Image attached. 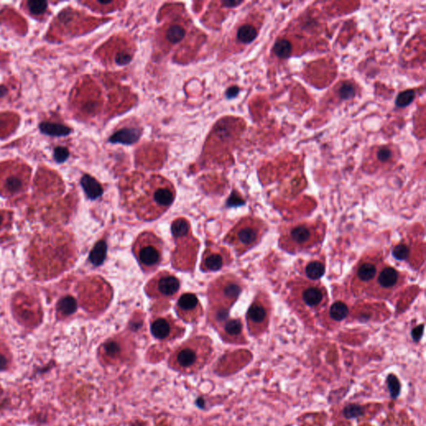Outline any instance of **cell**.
I'll return each mask as SVG.
<instances>
[{
    "mask_svg": "<svg viewBox=\"0 0 426 426\" xmlns=\"http://www.w3.org/2000/svg\"><path fill=\"white\" fill-rule=\"evenodd\" d=\"M285 300L303 320L318 318L330 303L327 289L321 282L302 277L292 278L286 283Z\"/></svg>",
    "mask_w": 426,
    "mask_h": 426,
    "instance_id": "1",
    "label": "cell"
},
{
    "mask_svg": "<svg viewBox=\"0 0 426 426\" xmlns=\"http://www.w3.org/2000/svg\"><path fill=\"white\" fill-rule=\"evenodd\" d=\"M325 234L326 223L322 219L292 222L280 231L278 246L292 255L308 253L322 244Z\"/></svg>",
    "mask_w": 426,
    "mask_h": 426,
    "instance_id": "2",
    "label": "cell"
},
{
    "mask_svg": "<svg viewBox=\"0 0 426 426\" xmlns=\"http://www.w3.org/2000/svg\"><path fill=\"white\" fill-rule=\"evenodd\" d=\"M176 192L171 182L154 177L149 182L145 191L133 204V210L138 218L153 221L159 218L173 203Z\"/></svg>",
    "mask_w": 426,
    "mask_h": 426,
    "instance_id": "3",
    "label": "cell"
},
{
    "mask_svg": "<svg viewBox=\"0 0 426 426\" xmlns=\"http://www.w3.org/2000/svg\"><path fill=\"white\" fill-rule=\"evenodd\" d=\"M171 228L176 244L171 254L172 266L180 271L193 272L199 250V240L194 236L191 224L185 217L175 219Z\"/></svg>",
    "mask_w": 426,
    "mask_h": 426,
    "instance_id": "4",
    "label": "cell"
},
{
    "mask_svg": "<svg viewBox=\"0 0 426 426\" xmlns=\"http://www.w3.org/2000/svg\"><path fill=\"white\" fill-rule=\"evenodd\" d=\"M268 230L262 219L256 216L241 218L225 236L224 241L235 250L236 255H243L261 242Z\"/></svg>",
    "mask_w": 426,
    "mask_h": 426,
    "instance_id": "5",
    "label": "cell"
},
{
    "mask_svg": "<svg viewBox=\"0 0 426 426\" xmlns=\"http://www.w3.org/2000/svg\"><path fill=\"white\" fill-rule=\"evenodd\" d=\"M384 262V256L379 250H370L362 256L349 279V287L354 297L366 296Z\"/></svg>",
    "mask_w": 426,
    "mask_h": 426,
    "instance_id": "6",
    "label": "cell"
},
{
    "mask_svg": "<svg viewBox=\"0 0 426 426\" xmlns=\"http://www.w3.org/2000/svg\"><path fill=\"white\" fill-rule=\"evenodd\" d=\"M243 291V282L233 274L221 276L208 287V309L229 312Z\"/></svg>",
    "mask_w": 426,
    "mask_h": 426,
    "instance_id": "7",
    "label": "cell"
},
{
    "mask_svg": "<svg viewBox=\"0 0 426 426\" xmlns=\"http://www.w3.org/2000/svg\"><path fill=\"white\" fill-rule=\"evenodd\" d=\"M164 242L152 232H143L138 235L132 245V253L141 269L145 273H151L162 263Z\"/></svg>",
    "mask_w": 426,
    "mask_h": 426,
    "instance_id": "8",
    "label": "cell"
},
{
    "mask_svg": "<svg viewBox=\"0 0 426 426\" xmlns=\"http://www.w3.org/2000/svg\"><path fill=\"white\" fill-rule=\"evenodd\" d=\"M406 281V276L384 261L379 270L366 297L390 300L400 292Z\"/></svg>",
    "mask_w": 426,
    "mask_h": 426,
    "instance_id": "9",
    "label": "cell"
},
{
    "mask_svg": "<svg viewBox=\"0 0 426 426\" xmlns=\"http://www.w3.org/2000/svg\"><path fill=\"white\" fill-rule=\"evenodd\" d=\"M212 351V341L207 337H193L177 349L172 363L182 370H191L204 362Z\"/></svg>",
    "mask_w": 426,
    "mask_h": 426,
    "instance_id": "10",
    "label": "cell"
},
{
    "mask_svg": "<svg viewBox=\"0 0 426 426\" xmlns=\"http://www.w3.org/2000/svg\"><path fill=\"white\" fill-rule=\"evenodd\" d=\"M181 287V282L176 276L163 271L150 279L144 287L145 293L157 303L169 304V300L177 297Z\"/></svg>",
    "mask_w": 426,
    "mask_h": 426,
    "instance_id": "11",
    "label": "cell"
},
{
    "mask_svg": "<svg viewBox=\"0 0 426 426\" xmlns=\"http://www.w3.org/2000/svg\"><path fill=\"white\" fill-rule=\"evenodd\" d=\"M272 303L269 295L260 291L248 308L246 319L250 333L258 335L266 331L272 317Z\"/></svg>",
    "mask_w": 426,
    "mask_h": 426,
    "instance_id": "12",
    "label": "cell"
},
{
    "mask_svg": "<svg viewBox=\"0 0 426 426\" xmlns=\"http://www.w3.org/2000/svg\"><path fill=\"white\" fill-rule=\"evenodd\" d=\"M208 319L226 341H241L244 338V325L241 318H231L229 312L208 309Z\"/></svg>",
    "mask_w": 426,
    "mask_h": 426,
    "instance_id": "13",
    "label": "cell"
},
{
    "mask_svg": "<svg viewBox=\"0 0 426 426\" xmlns=\"http://www.w3.org/2000/svg\"><path fill=\"white\" fill-rule=\"evenodd\" d=\"M233 258L227 247L208 242L202 254L200 269L204 272H217L229 266Z\"/></svg>",
    "mask_w": 426,
    "mask_h": 426,
    "instance_id": "14",
    "label": "cell"
},
{
    "mask_svg": "<svg viewBox=\"0 0 426 426\" xmlns=\"http://www.w3.org/2000/svg\"><path fill=\"white\" fill-rule=\"evenodd\" d=\"M150 322L152 336L160 341L173 340L185 333V327L180 325L171 315L155 316Z\"/></svg>",
    "mask_w": 426,
    "mask_h": 426,
    "instance_id": "15",
    "label": "cell"
},
{
    "mask_svg": "<svg viewBox=\"0 0 426 426\" xmlns=\"http://www.w3.org/2000/svg\"><path fill=\"white\" fill-rule=\"evenodd\" d=\"M175 309L179 318L187 323L196 322L204 313L199 299L191 292H187L180 297Z\"/></svg>",
    "mask_w": 426,
    "mask_h": 426,
    "instance_id": "16",
    "label": "cell"
},
{
    "mask_svg": "<svg viewBox=\"0 0 426 426\" xmlns=\"http://www.w3.org/2000/svg\"><path fill=\"white\" fill-rule=\"evenodd\" d=\"M295 268L300 277L311 280H319L325 275L326 262L324 256H313L309 259H300L296 261Z\"/></svg>",
    "mask_w": 426,
    "mask_h": 426,
    "instance_id": "17",
    "label": "cell"
},
{
    "mask_svg": "<svg viewBox=\"0 0 426 426\" xmlns=\"http://www.w3.org/2000/svg\"><path fill=\"white\" fill-rule=\"evenodd\" d=\"M350 314V308L345 300H336L333 303L326 306V308L320 315L318 319L321 320L323 323L337 324L343 321Z\"/></svg>",
    "mask_w": 426,
    "mask_h": 426,
    "instance_id": "18",
    "label": "cell"
},
{
    "mask_svg": "<svg viewBox=\"0 0 426 426\" xmlns=\"http://www.w3.org/2000/svg\"><path fill=\"white\" fill-rule=\"evenodd\" d=\"M142 131L136 128H124L120 129L108 138V142L113 144L132 145L140 139Z\"/></svg>",
    "mask_w": 426,
    "mask_h": 426,
    "instance_id": "19",
    "label": "cell"
},
{
    "mask_svg": "<svg viewBox=\"0 0 426 426\" xmlns=\"http://www.w3.org/2000/svg\"><path fill=\"white\" fill-rule=\"evenodd\" d=\"M38 128L42 134L53 138L67 137L73 132V129L71 128L70 127L60 123L47 122V121L40 123L38 125Z\"/></svg>",
    "mask_w": 426,
    "mask_h": 426,
    "instance_id": "20",
    "label": "cell"
},
{
    "mask_svg": "<svg viewBox=\"0 0 426 426\" xmlns=\"http://www.w3.org/2000/svg\"><path fill=\"white\" fill-rule=\"evenodd\" d=\"M80 184L85 194L91 200H95L104 193L101 184L88 174H85L80 180Z\"/></svg>",
    "mask_w": 426,
    "mask_h": 426,
    "instance_id": "21",
    "label": "cell"
},
{
    "mask_svg": "<svg viewBox=\"0 0 426 426\" xmlns=\"http://www.w3.org/2000/svg\"><path fill=\"white\" fill-rule=\"evenodd\" d=\"M123 343H124L123 337H114L107 340L106 342H104V345L102 346L103 353L106 357L111 359L117 358L120 356L123 351Z\"/></svg>",
    "mask_w": 426,
    "mask_h": 426,
    "instance_id": "22",
    "label": "cell"
},
{
    "mask_svg": "<svg viewBox=\"0 0 426 426\" xmlns=\"http://www.w3.org/2000/svg\"><path fill=\"white\" fill-rule=\"evenodd\" d=\"M78 309V303L75 298L68 295L61 298L57 303V310L64 317L74 314Z\"/></svg>",
    "mask_w": 426,
    "mask_h": 426,
    "instance_id": "23",
    "label": "cell"
},
{
    "mask_svg": "<svg viewBox=\"0 0 426 426\" xmlns=\"http://www.w3.org/2000/svg\"><path fill=\"white\" fill-rule=\"evenodd\" d=\"M258 32L254 26L251 24L241 25L236 33V39L239 42L244 44H250L257 38Z\"/></svg>",
    "mask_w": 426,
    "mask_h": 426,
    "instance_id": "24",
    "label": "cell"
},
{
    "mask_svg": "<svg viewBox=\"0 0 426 426\" xmlns=\"http://www.w3.org/2000/svg\"><path fill=\"white\" fill-rule=\"evenodd\" d=\"M272 52L279 59H288L292 55V43L286 39L278 40L272 46Z\"/></svg>",
    "mask_w": 426,
    "mask_h": 426,
    "instance_id": "25",
    "label": "cell"
},
{
    "mask_svg": "<svg viewBox=\"0 0 426 426\" xmlns=\"http://www.w3.org/2000/svg\"><path fill=\"white\" fill-rule=\"evenodd\" d=\"M106 247L105 241H98L90 253L89 261H91V263L94 266L101 265L105 259V256H106Z\"/></svg>",
    "mask_w": 426,
    "mask_h": 426,
    "instance_id": "26",
    "label": "cell"
},
{
    "mask_svg": "<svg viewBox=\"0 0 426 426\" xmlns=\"http://www.w3.org/2000/svg\"><path fill=\"white\" fill-rule=\"evenodd\" d=\"M416 92L415 89H406L399 93L395 98V106L398 108H405L415 101Z\"/></svg>",
    "mask_w": 426,
    "mask_h": 426,
    "instance_id": "27",
    "label": "cell"
},
{
    "mask_svg": "<svg viewBox=\"0 0 426 426\" xmlns=\"http://www.w3.org/2000/svg\"><path fill=\"white\" fill-rule=\"evenodd\" d=\"M337 93L341 100L348 101L355 98L356 93V87L351 82H343L341 85H340Z\"/></svg>",
    "mask_w": 426,
    "mask_h": 426,
    "instance_id": "28",
    "label": "cell"
},
{
    "mask_svg": "<svg viewBox=\"0 0 426 426\" xmlns=\"http://www.w3.org/2000/svg\"><path fill=\"white\" fill-rule=\"evenodd\" d=\"M185 35V29L180 25H171L167 31V39L171 43L181 42Z\"/></svg>",
    "mask_w": 426,
    "mask_h": 426,
    "instance_id": "29",
    "label": "cell"
},
{
    "mask_svg": "<svg viewBox=\"0 0 426 426\" xmlns=\"http://www.w3.org/2000/svg\"><path fill=\"white\" fill-rule=\"evenodd\" d=\"M28 11L34 15L44 14L48 9V3L45 0H29L27 2Z\"/></svg>",
    "mask_w": 426,
    "mask_h": 426,
    "instance_id": "30",
    "label": "cell"
},
{
    "mask_svg": "<svg viewBox=\"0 0 426 426\" xmlns=\"http://www.w3.org/2000/svg\"><path fill=\"white\" fill-rule=\"evenodd\" d=\"M386 383L389 391H390V397L394 400L398 398L399 395L401 394V382L399 381L398 378L395 375L390 374L387 377Z\"/></svg>",
    "mask_w": 426,
    "mask_h": 426,
    "instance_id": "31",
    "label": "cell"
},
{
    "mask_svg": "<svg viewBox=\"0 0 426 426\" xmlns=\"http://www.w3.org/2000/svg\"><path fill=\"white\" fill-rule=\"evenodd\" d=\"M23 182L17 175H11L5 180V188L9 192L17 193L22 190Z\"/></svg>",
    "mask_w": 426,
    "mask_h": 426,
    "instance_id": "32",
    "label": "cell"
},
{
    "mask_svg": "<svg viewBox=\"0 0 426 426\" xmlns=\"http://www.w3.org/2000/svg\"><path fill=\"white\" fill-rule=\"evenodd\" d=\"M343 415L346 419H356L364 415V408L357 404H349L343 409Z\"/></svg>",
    "mask_w": 426,
    "mask_h": 426,
    "instance_id": "33",
    "label": "cell"
},
{
    "mask_svg": "<svg viewBox=\"0 0 426 426\" xmlns=\"http://www.w3.org/2000/svg\"><path fill=\"white\" fill-rule=\"evenodd\" d=\"M69 157H70V151L66 147L57 146L53 149V161L58 164H63L65 162H67Z\"/></svg>",
    "mask_w": 426,
    "mask_h": 426,
    "instance_id": "34",
    "label": "cell"
},
{
    "mask_svg": "<svg viewBox=\"0 0 426 426\" xmlns=\"http://www.w3.org/2000/svg\"><path fill=\"white\" fill-rule=\"evenodd\" d=\"M132 56L131 54L126 52H119L116 55L115 61L116 64L118 66H125L131 63L132 61Z\"/></svg>",
    "mask_w": 426,
    "mask_h": 426,
    "instance_id": "35",
    "label": "cell"
},
{
    "mask_svg": "<svg viewBox=\"0 0 426 426\" xmlns=\"http://www.w3.org/2000/svg\"><path fill=\"white\" fill-rule=\"evenodd\" d=\"M376 157L380 162L386 163L392 157V151L388 148H382L377 151Z\"/></svg>",
    "mask_w": 426,
    "mask_h": 426,
    "instance_id": "36",
    "label": "cell"
},
{
    "mask_svg": "<svg viewBox=\"0 0 426 426\" xmlns=\"http://www.w3.org/2000/svg\"><path fill=\"white\" fill-rule=\"evenodd\" d=\"M240 91H241V89L237 86H232V87H228L227 91H226V98L227 99H229V100L233 99V98H235L236 96L238 95Z\"/></svg>",
    "mask_w": 426,
    "mask_h": 426,
    "instance_id": "37",
    "label": "cell"
},
{
    "mask_svg": "<svg viewBox=\"0 0 426 426\" xmlns=\"http://www.w3.org/2000/svg\"><path fill=\"white\" fill-rule=\"evenodd\" d=\"M243 3H244V1H241V0H224V1H222V5L226 8H235Z\"/></svg>",
    "mask_w": 426,
    "mask_h": 426,
    "instance_id": "38",
    "label": "cell"
},
{
    "mask_svg": "<svg viewBox=\"0 0 426 426\" xmlns=\"http://www.w3.org/2000/svg\"><path fill=\"white\" fill-rule=\"evenodd\" d=\"M98 108V104L96 102H88L84 106V110L87 113H93Z\"/></svg>",
    "mask_w": 426,
    "mask_h": 426,
    "instance_id": "39",
    "label": "cell"
},
{
    "mask_svg": "<svg viewBox=\"0 0 426 426\" xmlns=\"http://www.w3.org/2000/svg\"><path fill=\"white\" fill-rule=\"evenodd\" d=\"M8 364H9V361L7 359V357L3 354H0V371L5 370L8 367Z\"/></svg>",
    "mask_w": 426,
    "mask_h": 426,
    "instance_id": "40",
    "label": "cell"
},
{
    "mask_svg": "<svg viewBox=\"0 0 426 426\" xmlns=\"http://www.w3.org/2000/svg\"><path fill=\"white\" fill-rule=\"evenodd\" d=\"M9 93V89L6 87L5 85H0V100L5 98L6 96Z\"/></svg>",
    "mask_w": 426,
    "mask_h": 426,
    "instance_id": "41",
    "label": "cell"
},
{
    "mask_svg": "<svg viewBox=\"0 0 426 426\" xmlns=\"http://www.w3.org/2000/svg\"><path fill=\"white\" fill-rule=\"evenodd\" d=\"M2 222H3V216L0 213V225L2 224Z\"/></svg>",
    "mask_w": 426,
    "mask_h": 426,
    "instance_id": "42",
    "label": "cell"
}]
</instances>
